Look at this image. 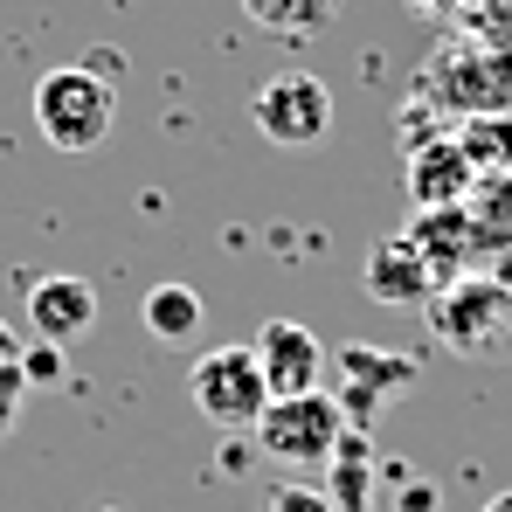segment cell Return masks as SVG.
<instances>
[{
  "mask_svg": "<svg viewBox=\"0 0 512 512\" xmlns=\"http://www.w3.org/2000/svg\"><path fill=\"white\" fill-rule=\"evenodd\" d=\"M28 111H35V132L56 153L84 160V153H97L111 139V125H118V84L97 77L90 63H63V70H49L35 84V104Z\"/></svg>",
  "mask_w": 512,
  "mask_h": 512,
  "instance_id": "6da1fadb",
  "label": "cell"
},
{
  "mask_svg": "<svg viewBox=\"0 0 512 512\" xmlns=\"http://www.w3.org/2000/svg\"><path fill=\"white\" fill-rule=\"evenodd\" d=\"M429 326H436V340L450 346V353H464V360L499 353V346H512V284L492 277V270H464V277L436 284Z\"/></svg>",
  "mask_w": 512,
  "mask_h": 512,
  "instance_id": "7a4b0ae2",
  "label": "cell"
},
{
  "mask_svg": "<svg viewBox=\"0 0 512 512\" xmlns=\"http://www.w3.org/2000/svg\"><path fill=\"white\" fill-rule=\"evenodd\" d=\"M346 436V409L333 388H312V395H284L256 416V450L291 464V471H326L333 450Z\"/></svg>",
  "mask_w": 512,
  "mask_h": 512,
  "instance_id": "3957f363",
  "label": "cell"
},
{
  "mask_svg": "<svg viewBox=\"0 0 512 512\" xmlns=\"http://www.w3.org/2000/svg\"><path fill=\"white\" fill-rule=\"evenodd\" d=\"M187 402L215 429H256V416L270 409L256 346H208V353L187 367Z\"/></svg>",
  "mask_w": 512,
  "mask_h": 512,
  "instance_id": "277c9868",
  "label": "cell"
},
{
  "mask_svg": "<svg viewBox=\"0 0 512 512\" xmlns=\"http://www.w3.org/2000/svg\"><path fill=\"white\" fill-rule=\"evenodd\" d=\"M250 125L270 146H319L333 132V90L319 84L312 70H277L270 84H256L250 97Z\"/></svg>",
  "mask_w": 512,
  "mask_h": 512,
  "instance_id": "5b68a950",
  "label": "cell"
},
{
  "mask_svg": "<svg viewBox=\"0 0 512 512\" xmlns=\"http://www.w3.org/2000/svg\"><path fill=\"white\" fill-rule=\"evenodd\" d=\"M423 374L416 353H388V346H340V409H346V429H367L395 395H409Z\"/></svg>",
  "mask_w": 512,
  "mask_h": 512,
  "instance_id": "8992f818",
  "label": "cell"
},
{
  "mask_svg": "<svg viewBox=\"0 0 512 512\" xmlns=\"http://www.w3.org/2000/svg\"><path fill=\"white\" fill-rule=\"evenodd\" d=\"M250 346H256V367H263L270 402L326 388V346H319L312 326H298V319H263V333H256Z\"/></svg>",
  "mask_w": 512,
  "mask_h": 512,
  "instance_id": "52a82bcc",
  "label": "cell"
},
{
  "mask_svg": "<svg viewBox=\"0 0 512 512\" xmlns=\"http://www.w3.org/2000/svg\"><path fill=\"white\" fill-rule=\"evenodd\" d=\"M97 326V284L77 277V270H49L28 284V340L70 346Z\"/></svg>",
  "mask_w": 512,
  "mask_h": 512,
  "instance_id": "ba28073f",
  "label": "cell"
},
{
  "mask_svg": "<svg viewBox=\"0 0 512 512\" xmlns=\"http://www.w3.org/2000/svg\"><path fill=\"white\" fill-rule=\"evenodd\" d=\"M360 284H367L374 305H429V298H436V270L423 263V250H416L409 236L374 243L367 263H360Z\"/></svg>",
  "mask_w": 512,
  "mask_h": 512,
  "instance_id": "9c48e42d",
  "label": "cell"
},
{
  "mask_svg": "<svg viewBox=\"0 0 512 512\" xmlns=\"http://www.w3.org/2000/svg\"><path fill=\"white\" fill-rule=\"evenodd\" d=\"M402 236L423 250L436 284H450V277H464V263L478 250V215H464V208H416V222Z\"/></svg>",
  "mask_w": 512,
  "mask_h": 512,
  "instance_id": "30bf717a",
  "label": "cell"
},
{
  "mask_svg": "<svg viewBox=\"0 0 512 512\" xmlns=\"http://www.w3.org/2000/svg\"><path fill=\"white\" fill-rule=\"evenodd\" d=\"M471 180H478V167L464 160L457 139H429L409 153V201L416 208H464Z\"/></svg>",
  "mask_w": 512,
  "mask_h": 512,
  "instance_id": "8fae6325",
  "label": "cell"
},
{
  "mask_svg": "<svg viewBox=\"0 0 512 512\" xmlns=\"http://www.w3.org/2000/svg\"><path fill=\"white\" fill-rule=\"evenodd\" d=\"M139 319H146V333H153L160 346H187L194 333H201V319H208V312H201V291H194V284H173V277H167V284H153V291H146Z\"/></svg>",
  "mask_w": 512,
  "mask_h": 512,
  "instance_id": "7c38bea8",
  "label": "cell"
},
{
  "mask_svg": "<svg viewBox=\"0 0 512 512\" xmlns=\"http://www.w3.org/2000/svg\"><path fill=\"white\" fill-rule=\"evenodd\" d=\"M333 478H326V499L340 512H374V450H367V429H346L340 450H333V464H326Z\"/></svg>",
  "mask_w": 512,
  "mask_h": 512,
  "instance_id": "4fadbf2b",
  "label": "cell"
},
{
  "mask_svg": "<svg viewBox=\"0 0 512 512\" xmlns=\"http://www.w3.org/2000/svg\"><path fill=\"white\" fill-rule=\"evenodd\" d=\"M243 14L270 35H319V28H333L340 0H243Z\"/></svg>",
  "mask_w": 512,
  "mask_h": 512,
  "instance_id": "5bb4252c",
  "label": "cell"
},
{
  "mask_svg": "<svg viewBox=\"0 0 512 512\" xmlns=\"http://www.w3.org/2000/svg\"><path fill=\"white\" fill-rule=\"evenodd\" d=\"M457 146H464V160L485 173H506L512 167V118H471L464 132H457Z\"/></svg>",
  "mask_w": 512,
  "mask_h": 512,
  "instance_id": "9a60e30c",
  "label": "cell"
},
{
  "mask_svg": "<svg viewBox=\"0 0 512 512\" xmlns=\"http://www.w3.org/2000/svg\"><path fill=\"white\" fill-rule=\"evenodd\" d=\"M21 374H28V388H63V346H49V340H28L21 346Z\"/></svg>",
  "mask_w": 512,
  "mask_h": 512,
  "instance_id": "2e32d148",
  "label": "cell"
},
{
  "mask_svg": "<svg viewBox=\"0 0 512 512\" xmlns=\"http://www.w3.org/2000/svg\"><path fill=\"white\" fill-rule=\"evenodd\" d=\"M21 409H28V374L21 360H0V436L21 423Z\"/></svg>",
  "mask_w": 512,
  "mask_h": 512,
  "instance_id": "e0dca14e",
  "label": "cell"
},
{
  "mask_svg": "<svg viewBox=\"0 0 512 512\" xmlns=\"http://www.w3.org/2000/svg\"><path fill=\"white\" fill-rule=\"evenodd\" d=\"M270 512H340V506L326 499V485H298V478H291V485L270 492Z\"/></svg>",
  "mask_w": 512,
  "mask_h": 512,
  "instance_id": "ac0fdd59",
  "label": "cell"
},
{
  "mask_svg": "<svg viewBox=\"0 0 512 512\" xmlns=\"http://www.w3.org/2000/svg\"><path fill=\"white\" fill-rule=\"evenodd\" d=\"M402 506H409V512H429V506H436V485H409V492H402Z\"/></svg>",
  "mask_w": 512,
  "mask_h": 512,
  "instance_id": "d6986e66",
  "label": "cell"
},
{
  "mask_svg": "<svg viewBox=\"0 0 512 512\" xmlns=\"http://www.w3.org/2000/svg\"><path fill=\"white\" fill-rule=\"evenodd\" d=\"M0 360H21V340H14V326L0 319Z\"/></svg>",
  "mask_w": 512,
  "mask_h": 512,
  "instance_id": "ffe728a7",
  "label": "cell"
},
{
  "mask_svg": "<svg viewBox=\"0 0 512 512\" xmlns=\"http://www.w3.org/2000/svg\"><path fill=\"white\" fill-rule=\"evenodd\" d=\"M485 512H512V492H499V499H485Z\"/></svg>",
  "mask_w": 512,
  "mask_h": 512,
  "instance_id": "44dd1931",
  "label": "cell"
},
{
  "mask_svg": "<svg viewBox=\"0 0 512 512\" xmlns=\"http://www.w3.org/2000/svg\"><path fill=\"white\" fill-rule=\"evenodd\" d=\"M416 7H450V0H416Z\"/></svg>",
  "mask_w": 512,
  "mask_h": 512,
  "instance_id": "7402d4cb",
  "label": "cell"
}]
</instances>
